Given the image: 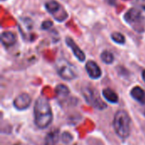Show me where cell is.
<instances>
[{
	"label": "cell",
	"instance_id": "6da1fadb",
	"mask_svg": "<svg viewBox=\"0 0 145 145\" xmlns=\"http://www.w3.org/2000/svg\"><path fill=\"white\" fill-rule=\"evenodd\" d=\"M53 121V112L49 102L44 97H39L34 105V121L37 127L44 129Z\"/></svg>",
	"mask_w": 145,
	"mask_h": 145
},
{
	"label": "cell",
	"instance_id": "7a4b0ae2",
	"mask_svg": "<svg viewBox=\"0 0 145 145\" xmlns=\"http://www.w3.org/2000/svg\"><path fill=\"white\" fill-rule=\"evenodd\" d=\"M131 120L128 114L124 110L116 112L113 121V127L116 133L121 139H126L130 135Z\"/></svg>",
	"mask_w": 145,
	"mask_h": 145
},
{
	"label": "cell",
	"instance_id": "3957f363",
	"mask_svg": "<svg viewBox=\"0 0 145 145\" xmlns=\"http://www.w3.org/2000/svg\"><path fill=\"white\" fill-rule=\"evenodd\" d=\"M124 20L136 31L144 32L145 30V18L142 12L136 8H129L123 16Z\"/></svg>",
	"mask_w": 145,
	"mask_h": 145
},
{
	"label": "cell",
	"instance_id": "277c9868",
	"mask_svg": "<svg viewBox=\"0 0 145 145\" xmlns=\"http://www.w3.org/2000/svg\"><path fill=\"white\" fill-rule=\"evenodd\" d=\"M82 94L83 98L85 99L86 102L89 105L93 107L94 109L102 110L107 107L106 104L102 100V99L100 98V95L99 94L97 90L94 89L93 88H92V87L83 88L82 90Z\"/></svg>",
	"mask_w": 145,
	"mask_h": 145
},
{
	"label": "cell",
	"instance_id": "5b68a950",
	"mask_svg": "<svg viewBox=\"0 0 145 145\" xmlns=\"http://www.w3.org/2000/svg\"><path fill=\"white\" fill-rule=\"evenodd\" d=\"M56 70L59 76L66 81H71L77 76L76 67L65 59H60L56 64Z\"/></svg>",
	"mask_w": 145,
	"mask_h": 145
},
{
	"label": "cell",
	"instance_id": "8992f818",
	"mask_svg": "<svg viewBox=\"0 0 145 145\" xmlns=\"http://www.w3.org/2000/svg\"><path fill=\"white\" fill-rule=\"evenodd\" d=\"M45 8L58 22H63L68 18V13L57 1L52 0L47 2L45 3Z\"/></svg>",
	"mask_w": 145,
	"mask_h": 145
},
{
	"label": "cell",
	"instance_id": "52a82bcc",
	"mask_svg": "<svg viewBox=\"0 0 145 145\" xmlns=\"http://www.w3.org/2000/svg\"><path fill=\"white\" fill-rule=\"evenodd\" d=\"M31 103V99L30 95L27 93H21L14 99L13 105L16 110H25L30 106Z\"/></svg>",
	"mask_w": 145,
	"mask_h": 145
},
{
	"label": "cell",
	"instance_id": "ba28073f",
	"mask_svg": "<svg viewBox=\"0 0 145 145\" xmlns=\"http://www.w3.org/2000/svg\"><path fill=\"white\" fill-rule=\"evenodd\" d=\"M65 43L66 45L71 49L73 54L76 56V58L80 61V62H83L86 59V55L84 54V52L78 47V45L73 41V39L70 37H65Z\"/></svg>",
	"mask_w": 145,
	"mask_h": 145
},
{
	"label": "cell",
	"instance_id": "9c48e42d",
	"mask_svg": "<svg viewBox=\"0 0 145 145\" xmlns=\"http://www.w3.org/2000/svg\"><path fill=\"white\" fill-rule=\"evenodd\" d=\"M86 71L87 73L88 74L89 77L92 79H99L102 76V71L99 65L93 61V60H88L86 64Z\"/></svg>",
	"mask_w": 145,
	"mask_h": 145
},
{
	"label": "cell",
	"instance_id": "30bf717a",
	"mask_svg": "<svg viewBox=\"0 0 145 145\" xmlns=\"http://www.w3.org/2000/svg\"><path fill=\"white\" fill-rule=\"evenodd\" d=\"M17 36L11 31H3L1 34V42L6 48H10L15 44Z\"/></svg>",
	"mask_w": 145,
	"mask_h": 145
},
{
	"label": "cell",
	"instance_id": "8fae6325",
	"mask_svg": "<svg viewBox=\"0 0 145 145\" xmlns=\"http://www.w3.org/2000/svg\"><path fill=\"white\" fill-rule=\"evenodd\" d=\"M59 138V131L58 129H54L49 132L45 138L44 145H56Z\"/></svg>",
	"mask_w": 145,
	"mask_h": 145
},
{
	"label": "cell",
	"instance_id": "7c38bea8",
	"mask_svg": "<svg viewBox=\"0 0 145 145\" xmlns=\"http://www.w3.org/2000/svg\"><path fill=\"white\" fill-rule=\"evenodd\" d=\"M131 96L140 104H145V92L140 87H135L131 91Z\"/></svg>",
	"mask_w": 145,
	"mask_h": 145
},
{
	"label": "cell",
	"instance_id": "4fadbf2b",
	"mask_svg": "<svg viewBox=\"0 0 145 145\" xmlns=\"http://www.w3.org/2000/svg\"><path fill=\"white\" fill-rule=\"evenodd\" d=\"M102 94L104 98L111 104H116L119 100L117 93L110 88H105L102 92Z\"/></svg>",
	"mask_w": 145,
	"mask_h": 145
},
{
	"label": "cell",
	"instance_id": "5bb4252c",
	"mask_svg": "<svg viewBox=\"0 0 145 145\" xmlns=\"http://www.w3.org/2000/svg\"><path fill=\"white\" fill-rule=\"evenodd\" d=\"M55 93L57 94V97L59 99H65L69 93H70V91H69V88L64 85V84H59L55 88Z\"/></svg>",
	"mask_w": 145,
	"mask_h": 145
},
{
	"label": "cell",
	"instance_id": "9a60e30c",
	"mask_svg": "<svg viewBox=\"0 0 145 145\" xmlns=\"http://www.w3.org/2000/svg\"><path fill=\"white\" fill-rule=\"evenodd\" d=\"M100 58L102 59V61L106 64V65H110L114 62L115 60V57H114V54L108 51V50H105L102 52L101 55H100Z\"/></svg>",
	"mask_w": 145,
	"mask_h": 145
},
{
	"label": "cell",
	"instance_id": "2e32d148",
	"mask_svg": "<svg viewBox=\"0 0 145 145\" xmlns=\"http://www.w3.org/2000/svg\"><path fill=\"white\" fill-rule=\"evenodd\" d=\"M110 37L112 39V41L117 44H120V45H122L126 42V37L125 36L121 33V32H118V31H116V32H113L111 35H110Z\"/></svg>",
	"mask_w": 145,
	"mask_h": 145
},
{
	"label": "cell",
	"instance_id": "e0dca14e",
	"mask_svg": "<svg viewBox=\"0 0 145 145\" xmlns=\"http://www.w3.org/2000/svg\"><path fill=\"white\" fill-rule=\"evenodd\" d=\"M53 26V21L51 20H45L42 23L41 25V28L44 31H47L48 30L49 28H51Z\"/></svg>",
	"mask_w": 145,
	"mask_h": 145
},
{
	"label": "cell",
	"instance_id": "ac0fdd59",
	"mask_svg": "<svg viewBox=\"0 0 145 145\" xmlns=\"http://www.w3.org/2000/svg\"><path fill=\"white\" fill-rule=\"evenodd\" d=\"M72 136L70 134V133H64L63 134H62V140H63V142L64 143H65V144H68V143H70L71 140H72Z\"/></svg>",
	"mask_w": 145,
	"mask_h": 145
},
{
	"label": "cell",
	"instance_id": "d6986e66",
	"mask_svg": "<svg viewBox=\"0 0 145 145\" xmlns=\"http://www.w3.org/2000/svg\"><path fill=\"white\" fill-rule=\"evenodd\" d=\"M106 1H107V3H110V4H114V3H115V0H106Z\"/></svg>",
	"mask_w": 145,
	"mask_h": 145
},
{
	"label": "cell",
	"instance_id": "ffe728a7",
	"mask_svg": "<svg viewBox=\"0 0 145 145\" xmlns=\"http://www.w3.org/2000/svg\"><path fill=\"white\" fill-rule=\"evenodd\" d=\"M142 77H143L144 81L145 82V70L144 71H143V72H142Z\"/></svg>",
	"mask_w": 145,
	"mask_h": 145
},
{
	"label": "cell",
	"instance_id": "44dd1931",
	"mask_svg": "<svg viewBox=\"0 0 145 145\" xmlns=\"http://www.w3.org/2000/svg\"><path fill=\"white\" fill-rule=\"evenodd\" d=\"M144 114H145V113H144Z\"/></svg>",
	"mask_w": 145,
	"mask_h": 145
}]
</instances>
